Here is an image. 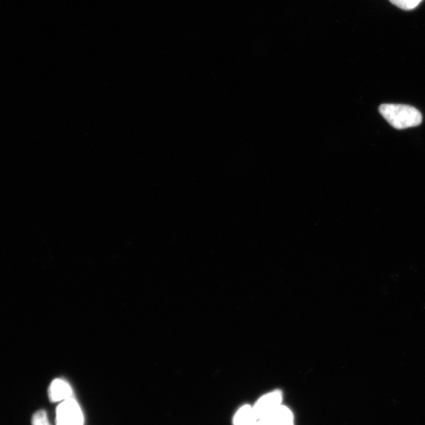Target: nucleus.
I'll use <instances>...</instances> for the list:
<instances>
[{
	"label": "nucleus",
	"instance_id": "obj_6",
	"mask_svg": "<svg viewBox=\"0 0 425 425\" xmlns=\"http://www.w3.org/2000/svg\"><path fill=\"white\" fill-rule=\"evenodd\" d=\"M256 421L257 418L250 405H244L241 407L233 417L234 425H254Z\"/></svg>",
	"mask_w": 425,
	"mask_h": 425
},
{
	"label": "nucleus",
	"instance_id": "obj_5",
	"mask_svg": "<svg viewBox=\"0 0 425 425\" xmlns=\"http://www.w3.org/2000/svg\"><path fill=\"white\" fill-rule=\"evenodd\" d=\"M266 417L270 425H294L292 411L285 405H281L273 414Z\"/></svg>",
	"mask_w": 425,
	"mask_h": 425
},
{
	"label": "nucleus",
	"instance_id": "obj_8",
	"mask_svg": "<svg viewBox=\"0 0 425 425\" xmlns=\"http://www.w3.org/2000/svg\"><path fill=\"white\" fill-rule=\"evenodd\" d=\"M32 425H51L47 414L44 410H39L32 417Z\"/></svg>",
	"mask_w": 425,
	"mask_h": 425
},
{
	"label": "nucleus",
	"instance_id": "obj_1",
	"mask_svg": "<svg viewBox=\"0 0 425 425\" xmlns=\"http://www.w3.org/2000/svg\"><path fill=\"white\" fill-rule=\"evenodd\" d=\"M380 113L392 127L405 129L421 125L422 115L416 108L402 104H383Z\"/></svg>",
	"mask_w": 425,
	"mask_h": 425
},
{
	"label": "nucleus",
	"instance_id": "obj_3",
	"mask_svg": "<svg viewBox=\"0 0 425 425\" xmlns=\"http://www.w3.org/2000/svg\"><path fill=\"white\" fill-rule=\"evenodd\" d=\"M281 405H283L282 391L277 390L261 396L252 407L258 420L270 415Z\"/></svg>",
	"mask_w": 425,
	"mask_h": 425
},
{
	"label": "nucleus",
	"instance_id": "obj_9",
	"mask_svg": "<svg viewBox=\"0 0 425 425\" xmlns=\"http://www.w3.org/2000/svg\"><path fill=\"white\" fill-rule=\"evenodd\" d=\"M254 425H270L269 420H268L267 417L261 418V419H258Z\"/></svg>",
	"mask_w": 425,
	"mask_h": 425
},
{
	"label": "nucleus",
	"instance_id": "obj_7",
	"mask_svg": "<svg viewBox=\"0 0 425 425\" xmlns=\"http://www.w3.org/2000/svg\"><path fill=\"white\" fill-rule=\"evenodd\" d=\"M389 1L403 11H412L417 8L423 0H389Z\"/></svg>",
	"mask_w": 425,
	"mask_h": 425
},
{
	"label": "nucleus",
	"instance_id": "obj_4",
	"mask_svg": "<svg viewBox=\"0 0 425 425\" xmlns=\"http://www.w3.org/2000/svg\"><path fill=\"white\" fill-rule=\"evenodd\" d=\"M72 389L67 382L61 379H56L51 383L49 388L50 400L53 403H60L72 398Z\"/></svg>",
	"mask_w": 425,
	"mask_h": 425
},
{
	"label": "nucleus",
	"instance_id": "obj_2",
	"mask_svg": "<svg viewBox=\"0 0 425 425\" xmlns=\"http://www.w3.org/2000/svg\"><path fill=\"white\" fill-rule=\"evenodd\" d=\"M56 417L57 425H84L82 411L73 398L58 405Z\"/></svg>",
	"mask_w": 425,
	"mask_h": 425
}]
</instances>
